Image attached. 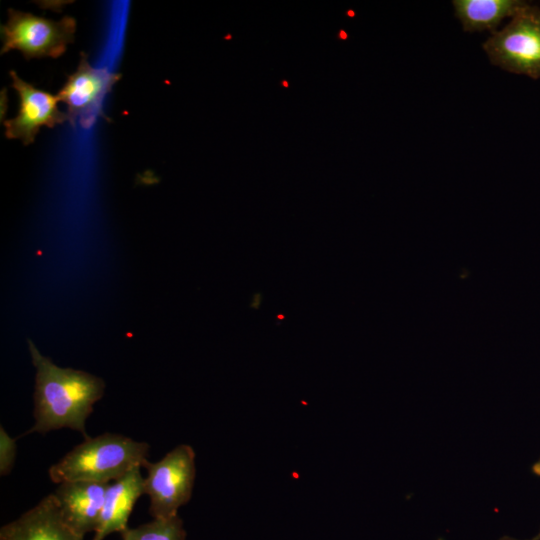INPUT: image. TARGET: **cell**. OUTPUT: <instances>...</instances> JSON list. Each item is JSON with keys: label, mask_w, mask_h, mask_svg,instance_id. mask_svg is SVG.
Here are the masks:
<instances>
[{"label": "cell", "mask_w": 540, "mask_h": 540, "mask_svg": "<svg viewBox=\"0 0 540 540\" xmlns=\"http://www.w3.org/2000/svg\"><path fill=\"white\" fill-rule=\"evenodd\" d=\"M36 369L33 426L23 435L69 428L89 437L85 424L105 390L103 379L82 370L62 368L28 340Z\"/></svg>", "instance_id": "obj_1"}, {"label": "cell", "mask_w": 540, "mask_h": 540, "mask_svg": "<svg viewBox=\"0 0 540 540\" xmlns=\"http://www.w3.org/2000/svg\"><path fill=\"white\" fill-rule=\"evenodd\" d=\"M149 444L118 433L87 437L49 468L52 482L90 481L108 484L147 460Z\"/></svg>", "instance_id": "obj_2"}, {"label": "cell", "mask_w": 540, "mask_h": 540, "mask_svg": "<svg viewBox=\"0 0 540 540\" xmlns=\"http://www.w3.org/2000/svg\"><path fill=\"white\" fill-rule=\"evenodd\" d=\"M482 47L490 62L511 73L540 78V8L524 2Z\"/></svg>", "instance_id": "obj_3"}, {"label": "cell", "mask_w": 540, "mask_h": 540, "mask_svg": "<svg viewBox=\"0 0 540 540\" xmlns=\"http://www.w3.org/2000/svg\"><path fill=\"white\" fill-rule=\"evenodd\" d=\"M147 471L144 478V494L150 500L149 514L156 518L178 515V509L192 495L196 476L195 453L191 446L181 444L168 452L161 460L143 466Z\"/></svg>", "instance_id": "obj_4"}, {"label": "cell", "mask_w": 540, "mask_h": 540, "mask_svg": "<svg viewBox=\"0 0 540 540\" xmlns=\"http://www.w3.org/2000/svg\"><path fill=\"white\" fill-rule=\"evenodd\" d=\"M76 26V20L71 16L55 21L9 9L7 23L1 26V54L18 50L26 60L58 58L74 42Z\"/></svg>", "instance_id": "obj_5"}, {"label": "cell", "mask_w": 540, "mask_h": 540, "mask_svg": "<svg viewBox=\"0 0 540 540\" xmlns=\"http://www.w3.org/2000/svg\"><path fill=\"white\" fill-rule=\"evenodd\" d=\"M120 78V74L106 68L91 66L87 55L81 52L76 71L68 75L67 81L57 93L59 102L66 105L70 125L75 127L78 123L88 129L94 125L98 116L108 120L102 112V103Z\"/></svg>", "instance_id": "obj_6"}, {"label": "cell", "mask_w": 540, "mask_h": 540, "mask_svg": "<svg viewBox=\"0 0 540 540\" xmlns=\"http://www.w3.org/2000/svg\"><path fill=\"white\" fill-rule=\"evenodd\" d=\"M10 77L20 105L18 114L3 122L8 139H19L24 145H29L35 141L41 127L53 128L68 121L66 112L58 109L57 95L25 82L13 70L10 71Z\"/></svg>", "instance_id": "obj_7"}, {"label": "cell", "mask_w": 540, "mask_h": 540, "mask_svg": "<svg viewBox=\"0 0 540 540\" xmlns=\"http://www.w3.org/2000/svg\"><path fill=\"white\" fill-rule=\"evenodd\" d=\"M108 484L68 481L60 483L54 491L63 520L81 537L96 531Z\"/></svg>", "instance_id": "obj_8"}, {"label": "cell", "mask_w": 540, "mask_h": 540, "mask_svg": "<svg viewBox=\"0 0 540 540\" xmlns=\"http://www.w3.org/2000/svg\"><path fill=\"white\" fill-rule=\"evenodd\" d=\"M0 540H84L63 520L53 493L0 529Z\"/></svg>", "instance_id": "obj_9"}, {"label": "cell", "mask_w": 540, "mask_h": 540, "mask_svg": "<svg viewBox=\"0 0 540 540\" xmlns=\"http://www.w3.org/2000/svg\"><path fill=\"white\" fill-rule=\"evenodd\" d=\"M141 467H135L123 477L108 484L99 524L92 540H104L108 535L122 533L137 500L144 494Z\"/></svg>", "instance_id": "obj_10"}, {"label": "cell", "mask_w": 540, "mask_h": 540, "mask_svg": "<svg viewBox=\"0 0 540 540\" xmlns=\"http://www.w3.org/2000/svg\"><path fill=\"white\" fill-rule=\"evenodd\" d=\"M525 1L518 0H455V16L463 30L480 32L497 30L503 19L512 17Z\"/></svg>", "instance_id": "obj_11"}, {"label": "cell", "mask_w": 540, "mask_h": 540, "mask_svg": "<svg viewBox=\"0 0 540 540\" xmlns=\"http://www.w3.org/2000/svg\"><path fill=\"white\" fill-rule=\"evenodd\" d=\"M122 540H185L186 531L178 515L156 518L152 521L127 528L121 533Z\"/></svg>", "instance_id": "obj_12"}, {"label": "cell", "mask_w": 540, "mask_h": 540, "mask_svg": "<svg viewBox=\"0 0 540 540\" xmlns=\"http://www.w3.org/2000/svg\"><path fill=\"white\" fill-rule=\"evenodd\" d=\"M16 439L9 436L3 426H0V474L8 475L14 466L16 458Z\"/></svg>", "instance_id": "obj_13"}, {"label": "cell", "mask_w": 540, "mask_h": 540, "mask_svg": "<svg viewBox=\"0 0 540 540\" xmlns=\"http://www.w3.org/2000/svg\"><path fill=\"white\" fill-rule=\"evenodd\" d=\"M532 473L540 476V457L532 465Z\"/></svg>", "instance_id": "obj_14"}, {"label": "cell", "mask_w": 540, "mask_h": 540, "mask_svg": "<svg viewBox=\"0 0 540 540\" xmlns=\"http://www.w3.org/2000/svg\"><path fill=\"white\" fill-rule=\"evenodd\" d=\"M496 540H533V539L532 538L531 539H518V538H515V537L505 535V536L499 537Z\"/></svg>", "instance_id": "obj_15"}, {"label": "cell", "mask_w": 540, "mask_h": 540, "mask_svg": "<svg viewBox=\"0 0 540 540\" xmlns=\"http://www.w3.org/2000/svg\"><path fill=\"white\" fill-rule=\"evenodd\" d=\"M533 540H540V529L538 533L532 538Z\"/></svg>", "instance_id": "obj_16"}, {"label": "cell", "mask_w": 540, "mask_h": 540, "mask_svg": "<svg viewBox=\"0 0 540 540\" xmlns=\"http://www.w3.org/2000/svg\"><path fill=\"white\" fill-rule=\"evenodd\" d=\"M340 35H341L342 38H344V39L346 38V33L344 31H341Z\"/></svg>", "instance_id": "obj_17"}, {"label": "cell", "mask_w": 540, "mask_h": 540, "mask_svg": "<svg viewBox=\"0 0 540 540\" xmlns=\"http://www.w3.org/2000/svg\"><path fill=\"white\" fill-rule=\"evenodd\" d=\"M283 85H284L285 87H287V86H288V84H287V82H286V81H284V82H283Z\"/></svg>", "instance_id": "obj_18"}]
</instances>
